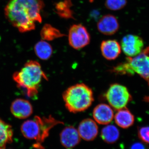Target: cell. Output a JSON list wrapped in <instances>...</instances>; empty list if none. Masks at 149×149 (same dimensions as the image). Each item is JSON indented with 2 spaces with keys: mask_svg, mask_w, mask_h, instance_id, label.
<instances>
[{
  "mask_svg": "<svg viewBox=\"0 0 149 149\" xmlns=\"http://www.w3.org/2000/svg\"><path fill=\"white\" fill-rule=\"evenodd\" d=\"M44 7L42 0H10L5 8L8 20L20 32L35 28V22H41L40 13Z\"/></svg>",
  "mask_w": 149,
  "mask_h": 149,
  "instance_id": "1",
  "label": "cell"
},
{
  "mask_svg": "<svg viewBox=\"0 0 149 149\" xmlns=\"http://www.w3.org/2000/svg\"><path fill=\"white\" fill-rule=\"evenodd\" d=\"M13 79L29 97L37 95L42 79L48 80L39 62L32 60L27 61L20 71L15 72Z\"/></svg>",
  "mask_w": 149,
  "mask_h": 149,
  "instance_id": "2",
  "label": "cell"
},
{
  "mask_svg": "<svg viewBox=\"0 0 149 149\" xmlns=\"http://www.w3.org/2000/svg\"><path fill=\"white\" fill-rule=\"evenodd\" d=\"M63 124L49 116V117L35 116L33 119L26 120L21 125V131L26 139L36 141V148L44 149L42 143L49 136L50 130L56 125Z\"/></svg>",
  "mask_w": 149,
  "mask_h": 149,
  "instance_id": "3",
  "label": "cell"
},
{
  "mask_svg": "<svg viewBox=\"0 0 149 149\" xmlns=\"http://www.w3.org/2000/svg\"><path fill=\"white\" fill-rule=\"evenodd\" d=\"M67 109L70 112L77 113L88 109L94 100L93 91L83 83L69 87L63 95Z\"/></svg>",
  "mask_w": 149,
  "mask_h": 149,
  "instance_id": "4",
  "label": "cell"
},
{
  "mask_svg": "<svg viewBox=\"0 0 149 149\" xmlns=\"http://www.w3.org/2000/svg\"><path fill=\"white\" fill-rule=\"evenodd\" d=\"M116 74L133 75L136 73L147 82L149 80V56L147 53H141L133 57H128L126 61L113 68Z\"/></svg>",
  "mask_w": 149,
  "mask_h": 149,
  "instance_id": "5",
  "label": "cell"
},
{
  "mask_svg": "<svg viewBox=\"0 0 149 149\" xmlns=\"http://www.w3.org/2000/svg\"><path fill=\"white\" fill-rule=\"evenodd\" d=\"M105 97L109 105L117 111L126 107L132 100V97L127 88L118 83L110 86Z\"/></svg>",
  "mask_w": 149,
  "mask_h": 149,
  "instance_id": "6",
  "label": "cell"
},
{
  "mask_svg": "<svg viewBox=\"0 0 149 149\" xmlns=\"http://www.w3.org/2000/svg\"><path fill=\"white\" fill-rule=\"evenodd\" d=\"M90 41V34L83 25L74 24L70 27L68 33V42L70 45L73 49H82L88 45Z\"/></svg>",
  "mask_w": 149,
  "mask_h": 149,
  "instance_id": "7",
  "label": "cell"
},
{
  "mask_svg": "<svg viewBox=\"0 0 149 149\" xmlns=\"http://www.w3.org/2000/svg\"><path fill=\"white\" fill-rule=\"evenodd\" d=\"M144 44L141 37L134 35H127L123 38L121 42V49L126 56L133 57L143 52Z\"/></svg>",
  "mask_w": 149,
  "mask_h": 149,
  "instance_id": "8",
  "label": "cell"
},
{
  "mask_svg": "<svg viewBox=\"0 0 149 149\" xmlns=\"http://www.w3.org/2000/svg\"><path fill=\"white\" fill-rule=\"evenodd\" d=\"M11 113L17 118L23 119L29 117L33 113V107L27 100L17 99L15 100L10 107Z\"/></svg>",
  "mask_w": 149,
  "mask_h": 149,
  "instance_id": "9",
  "label": "cell"
},
{
  "mask_svg": "<svg viewBox=\"0 0 149 149\" xmlns=\"http://www.w3.org/2000/svg\"><path fill=\"white\" fill-rule=\"evenodd\" d=\"M77 130L81 139L88 141L94 140L98 133V127L96 121L91 118L82 120Z\"/></svg>",
  "mask_w": 149,
  "mask_h": 149,
  "instance_id": "10",
  "label": "cell"
},
{
  "mask_svg": "<svg viewBox=\"0 0 149 149\" xmlns=\"http://www.w3.org/2000/svg\"><path fill=\"white\" fill-rule=\"evenodd\" d=\"M112 108L105 104H100L94 108L93 116L95 121L101 125H108L114 118Z\"/></svg>",
  "mask_w": 149,
  "mask_h": 149,
  "instance_id": "11",
  "label": "cell"
},
{
  "mask_svg": "<svg viewBox=\"0 0 149 149\" xmlns=\"http://www.w3.org/2000/svg\"><path fill=\"white\" fill-rule=\"evenodd\" d=\"M61 143L66 148L71 149L78 145L81 141V137L78 130L72 126H67L60 133Z\"/></svg>",
  "mask_w": 149,
  "mask_h": 149,
  "instance_id": "12",
  "label": "cell"
},
{
  "mask_svg": "<svg viewBox=\"0 0 149 149\" xmlns=\"http://www.w3.org/2000/svg\"><path fill=\"white\" fill-rule=\"evenodd\" d=\"M99 32L104 35H111L116 33L119 27L117 18L111 15H104L97 24Z\"/></svg>",
  "mask_w": 149,
  "mask_h": 149,
  "instance_id": "13",
  "label": "cell"
},
{
  "mask_svg": "<svg viewBox=\"0 0 149 149\" xmlns=\"http://www.w3.org/2000/svg\"><path fill=\"white\" fill-rule=\"evenodd\" d=\"M102 55L106 59L113 60L121 53V48L115 40H108L102 42L100 46Z\"/></svg>",
  "mask_w": 149,
  "mask_h": 149,
  "instance_id": "14",
  "label": "cell"
},
{
  "mask_svg": "<svg viewBox=\"0 0 149 149\" xmlns=\"http://www.w3.org/2000/svg\"><path fill=\"white\" fill-rule=\"evenodd\" d=\"M113 118L116 124L124 129L132 126L135 120L134 116L126 107L117 110Z\"/></svg>",
  "mask_w": 149,
  "mask_h": 149,
  "instance_id": "15",
  "label": "cell"
},
{
  "mask_svg": "<svg viewBox=\"0 0 149 149\" xmlns=\"http://www.w3.org/2000/svg\"><path fill=\"white\" fill-rule=\"evenodd\" d=\"M13 131L11 126L0 118V149L12 142Z\"/></svg>",
  "mask_w": 149,
  "mask_h": 149,
  "instance_id": "16",
  "label": "cell"
},
{
  "mask_svg": "<svg viewBox=\"0 0 149 149\" xmlns=\"http://www.w3.org/2000/svg\"><path fill=\"white\" fill-rule=\"evenodd\" d=\"M101 135L102 139L105 142L112 144L118 140L120 136V132L116 126L108 124L102 129Z\"/></svg>",
  "mask_w": 149,
  "mask_h": 149,
  "instance_id": "17",
  "label": "cell"
},
{
  "mask_svg": "<svg viewBox=\"0 0 149 149\" xmlns=\"http://www.w3.org/2000/svg\"><path fill=\"white\" fill-rule=\"evenodd\" d=\"M34 50L37 56L42 60H47L53 54L52 46L44 40H41L35 45Z\"/></svg>",
  "mask_w": 149,
  "mask_h": 149,
  "instance_id": "18",
  "label": "cell"
},
{
  "mask_svg": "<svg viewBox=\"0 0 149 149\" xmlns=\"http://www.w3.org/2000/svg\"><path fill=\"white\" fill-rule=\"evenodd\" d=\"M72 6L71 0H64L57 3L55 6L56 13L62 18H73V11L71 9Z\"/></svg>",
  "mask_w": 149,
  "mask_h": 149,
  "instance_id": "19",
  "label": "cell"
},
{
  "mask_svg": "<svg viewBox=\"0 0 149 149\" xmlns=\"http://www.w3.org/2000/svg\"><path fill=\"white\" fill-rule=\"evenodd\" d=\"M40 35L43 40L47 41H52L65 36L58 29L48 24H46L43 26L40 32Z\"/></svg>",
  "mask_w": 149,
  "mask_h": 149,
  "instance_id": "20",
  "label": "cell"
},
{
  "mask_svg": "<svg viewBox=\"0 0 149 149\" xmlns=\"http://www.w3.org/2000/svg\"><path fill=\"white\" fill-rule=\"evenodd\" d=\"M127 3V0H106L105 6L107 8L111 10L121 9Z\"/></svg>",
  "mask_w": 149,
  "mask_h": 149,
  "instance_id": "21",
  "label": "cell"
},
{
  "mask_svg": "<svg viewBox=\"0 0 149 149\" xmlns=\"http://www.w3.org/2000/svg\"><path fill=\"white\" fill-rule=\"evenodd\" d=\"M138 135L143 143L149 144V126L140 127L138 130Z\"/></svg>",
  "mask_w": 149,
  "mask_h": 149,
  "instance_id": "22",
  "label": "cell"
},
{
  "mask_svg": "<svg viewBox=\"0 0 149 149\" xmlns=\"http://www.w3.org/2000/svg\"><path fill=\"white\" fill-rule=\"evenodd\" d=\"M130 149H148L145 143L141 142H136L131 145Z\"/></svg>",
  "mask_w": 149,
  "mask_h": 149,
  "instance_id": "23",
  "label": "cell"
},
{
  "mask_svg": "<svg viewBox=\"0 0 149 149\" xmlns=\"http://www.w3.org/2000/svg\"><path fill=\"white\" fill-rule=\"evenodd\" d=\"M144 100L145 101V102L149 103V96H146V97L144 98Z\"/></svg>",
  "mask_w": 149,
  "mask_h": 149,
  "instance_id": "24",
  "label": "cell"
},
{
  "mask_svg": "<svg viewBox=\"0 0 149 149\" xmlns=\"http://www.w3.org/2000/svg\"><path fill=\"white\" fill-rule=\"evenodd\" d=\"M147 82H148V85H149V80Z\"/></svg>",
  "mask_w": 149,
  "mask_h": 149,
  "instance_id": "25",
  "label": "cell"
}]
</instances>
